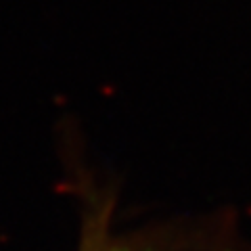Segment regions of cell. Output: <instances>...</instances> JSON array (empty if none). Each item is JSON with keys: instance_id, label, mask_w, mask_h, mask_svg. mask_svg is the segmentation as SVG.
<instances>
[{"instance_id": "obj_1", "label": "cell", "mask_w": 251, "mask_h": 251, "mask_svg": "<svg viewBox=\"0 0 251 251\" xmlns=\"http://www.w3.org/2000/svg\"><path fill=\"white\" fill-rule=\"evenodd\" d=\"M100 234H103V232H100ZM100 234L97 237V243H94V245H92V243L86 245V251H111V249L105 247V237H100Z\"/></svg>"}]
</instances>
